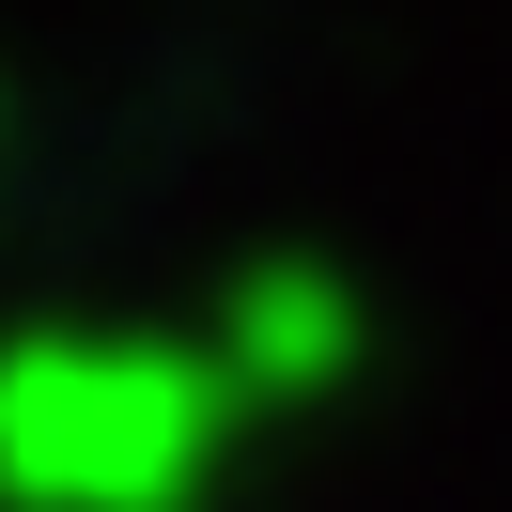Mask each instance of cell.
Returning a JSON list of instances; mask_svg holds the SVG:
<instances>
[{
	"label": "cell",
	"instance_id": "obj_1",
	"mask_svg": "<svg viewBox=\"0 0 512 512\" xmlns=\"http://www.w3.org/2000/svg\"><path fill=\"white\" fill-rule=\"evenodd\" d=\"M264 435L280 419L202 295L0 326V512H233Z\"/></svg>",
	"mask_w": 512,
	"mask_h": 512
},
{
	"label": "cell",
	"instance_id": "obj_2",
	"mask_svg": "<svg viewBox=\"0 0 512 512\" xmlns=\"http://www.w3.org/2000/svg\"><path fill=\"white\" fill-rule=\"evenodd\" d=\"M0 140H16V109H0Z\"/></svg>",
	"mask_w": 512,
	"mask_h": 512
}]
</instances>
